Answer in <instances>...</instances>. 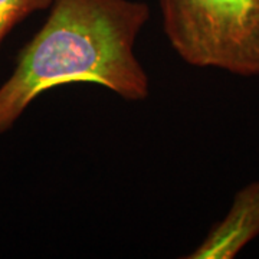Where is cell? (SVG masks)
Wrapping results in <instances>:
<instances>
[{
  "mask_svg": "<svg viewBox=\"0 0 259 259\" xmlns=\"http://www.w3.org/2000/svg\"><path fill=\"white\" fill-rule=\"evenodd\" d=\"M148 19V5L139 0H54L0 85V136L37 97L61 85L95 83L127 101H144L150 79L136 42Z\"/></svg>",
  "mask_w": 259,
  "mask_h": 259,
  "instance_id": "1",
  "label": "cell"
},
{
  "mask_svg": "<svg viewBox=\"0 0 259 259\" xmlns=\"http://www.w3.org/2000/svg\"><path fill=\"white\" fill-rule=\"evenodd\" d=\"M168 44L186 64L259 76V0H158Z\"/></svg>",
  "mask_w": 259,
  "mask_h": 259,
  "instance_id": "2",
  "label": "cell"
},
{
  "mask_svg": "<svg viewBox=\"0 0 259 259\" xmlns=\"http://www.w3.org/2000/svg\"><path fill=\"white\" fill-rule=\"evenodd\" d=\"M259 236V180L241 187L228 213L186 259H232Z\"/></svg>",
  "mask_w": 259,
  "mask_h": 259,
  "instance_id": "3",
  "label": "cell"
},
{
  "mask_svg": "<svg viewBox=\"0 0 259 259\" xmlns=\"http://www.w3.org/2000/svg\"><path fill=\"white\" fill-rule=\"evenodd\" d=\"M54 0H0V45L12 29L36 12L48 10Z\"/></svg>",
  "mask_w": 259,
  "mask_h": 259,
  "instance_id": "4",
  "label": "cell"
}]
</instances>
